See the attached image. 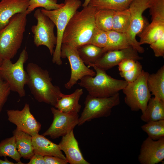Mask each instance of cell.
<instances>
[{
	"mask_svg": "<svg viewBox=\"0 0 164 164\" xmlns=\"http://www.w3.org/2000/svg\"><path fill=\"white\" fill-rule=\"evenodd\" d=\"M26 71L27 84L35 99L54 107L62 92L58 87L52 84L48 71L33 63L27 64Z\"/></svg>",
	"mask_w": 164,
	"mask_h": 164,
	"instance_id": "obj_2",
	"label": "cell"
},
{
	"mask_svg": "<svg viewBox=\"0 0 164 164\" xmlns=\"http://www.w3.org/2000/svg\"><path fill=\"white\" fill-rule=\"evenodd\" d=\"M141 128L148 137L154 140L164 137V120L146 122Z\"/></svg>",
	"mask_w": 164,
	"mask_h": 164,
	"instance_id": "obj_30",
	"label": "cell"
},
{
	"mask_svg": "<svg viewBox=\"0 0 164 164\" xmlns=\"http://www.w3.org/2000/svg\"><path fill=\"white\" fill-rule=\"evenodd\" d=\"M115 11L108 9L97 10L95 15L96 27L107 32L112 30V22Z\"/></svg>",
	"mask_w": 164,
	"mask_h": 164,
	"instance_id": "obj_29",
	"label": "cell"
},
{
	"mask_svg": "<svg viewBox=\"0 0 164 164\" xmlns=\"http://www.w3.org/2000/svg\"><path fill=\"white\" fill-rule=\"evenodd\" d=\"M97 9L88 5L77 11L70 20L65 29L62 44L77 48L88 44L96 27L95 15Z\"/></svg>",
	"mask_w": 164,
	"mask_h": 164,
	"instance_id": "obj_1",
	"label": "cell"
},
{
	"mask_svg": "<svg viewBox=\"0 0 164 164\" xmlns=\"http://www.w3.org/2000/svg\"><path fill=\"white\" fill-rule=\"evenodd\" d=\"M107 32L108 41L106 46L103 48L104 53L109 51L122 50L131 47L128 41L125 33L112 30Z\"/></svg>",
	"mask_w": 164,
	"mask_h": 164,
	"instance_id": "obj_24",
	"label": "cell"
},
{
	"mask_svg": "<svg viewBox=\"0 0 164 164\" xmlns=\"http://www.w3.org/2000/svg\"><path fill=\"white\" fill-rule=\"evenodd\" d=\"M87 67L94 68L95 75L83 77L78 84L84 88L88 94L91 96L99 97H111L122 90L128 84L125 80L114 78L107 74L106 71L94 64H89Z\"/></svg>",
	"mask_w": 164,
	"mask_h": 164,
	"instance_id": "obj_4",
	"label": "cell"
},
{
	"mask_svg": "<svg viewBox=\"0 0 164 164\" xmlns=\"http://www.w3.org/2000/svg\"><path fill=\"white\" fill-rule=\"evenodd\" d=\"M148 89L154 97L164 101V66L155 73L149 74L147 81Z\"/></svg>",
	"mask_w": 164,
	"mask_h": 164,
	"instance_id": "obj_23",
	"label": "cell"
},
{
	"mask_svg": "<svg viewBox=\"0 0 164 164\" xmlns=\"http://www.w3.org/2000/svg\"><path fill=\"white\" fill-rule=\"evenodd\" d=\"M3 60L2 59V58L0 56V66H1L2 64V63Z\"/></svg>",
	"mask_w": 164,
	"mask_h": 164,
	"instance_id": "obj_42",
	"label": "cell"
},
{
	"mask_svg": "<svg viewBox=\"0 0 164 164\" xmlns=\"http://www.w3.org/2000/svg\"><path fill=\"white\" fill-rule=\"evenodd\" d=\"M164 159V137L154 140L148 137L143 142L138 160L141 164H157Z\"/></svg>",
	"mask_w": 164,
	"mask_h": 164,
	"instance_id": "obj_14",
	"label": "cell"
},
{
	"mask_svg": "<svg viewBox=\"0 0 164 164\" xmlns=\"http://www.w3.org/2000/svg\"><path fill=\"white\" fill-rule=\"evenodd\" d=\"M28 164H46L44 156L41 155L34 154L30 159Z\"/></svg>",
	"mask_w": 164,
	"mask_h": 164,
	"instance_id": "obj_39",
	"label": "cell"
},
{
	"mask_svg": "<svg viewBox=\"0 0 164 164\" xmlns=\"http://www.w3.org/2000/svg\"><path fill=\"white\" fill-rule=\"evenodd\" d=\"M83 93V90L81 88L77 89L70 94L62 93L60 98L57 100L54 107L64 112L78 113L81 107L79 102Z\"/></svg>",
	"mask_w": 164,
	"mask_h": 164,
	"instance_id": "obj_19",
	"label": "cell"
},
{
	"mask_svg": "<svg viewBox=\"0 0 164 164\" xmlns=\"http://www.w3.org/2000/svg\"><path fill=\"white\" fill-rule=\"evenodd\" d=\"M130 14L128 9L115 11L112 22V30L126 33L130 23Z\"/></svg>",
	"mask_w": 164,
	"mask_h": 164,
	"instance_id": "obj_28",
	"label": "cell"
},
{
	"mask_svg": "<svg viewBox=\"0 0 164 164\" xmlns=\"http://www.w3.org/2000/svg\"><path fill=\"white\" fill-rule=\"evenodd\" d=\"M164 34V22L152 21L139 34V42L141 45L146 44L150 45Z\"/></svg>",
	"mask_w": 164,
	"mask_h": 164,
	"instance_id": "obj_22",
	"label": "cell"
},
{
	"mask_svg": "<svg viewBox=\"0 0 164 164\" xmlns=\"http://www.w3.org/2000/svg\"><path fill=\"white\" fill-rule=\"evenodd\" d=\"M128 59L138 60H142L143 57L139 55L136 50L131 47L105 52L94 64H92L106 71L118 65L123 60Z\"/></svg>",
	"mask_w": 164,
	"mask_h": 164,
	"instance_id": "obj_15",
	"label": "cell"
},
{
	"mask_svg": "<svg viewBox=\"0 0 164 164\" xmlns=\"http://www.w3.org/2000/svg\"><path fill=\"white\" fill-rule=\"evenodd\" d=\"M149 7V0H133L128 8L130 14V21L125 34L130 46L138 53H143L145 50L136 40V36L139 34L144 28L142 14Z\"/></svg>",
	"mask_w": 164,
	"mask_h": 164,
	"instance_id": "obj_10",
	"label": "cell"
},
{
	"mask_svg": "<svg viewBox=\"0 0 164 164\" xmlns=\"http://www.w3.org/2000/svg\"><path fill=\"white\" fill-rule=\"evenodd\" d=\"M140 118L146 123L164 120V101L155 97H151Z\"/></svg>",
	"mask_w": 164,
	"mask_h": 164,
	"instance_id": "obj_20",
	"label": "cell"
},
{
	"mask_svg": "<svg viewBox=\"0 0 164 164\" xmlns=\"http://www.w3.org/2000/svg\"><path fill=\"white\" fill-rule=\"evenodd\" d=\"M15 164L13 162L9 161L6 157H5L4 160L0 159V164Z\"/></svg>",
	"mask_w": 164,
	"mask_h": 164,
	"instance_id": "obj_40",
	"label": "cell"
},
{
	"mask_svg": "<svg viewBox=\"0 0 164 164\" xmlns=\"http://www.w3.org/2000/svg\"><path fill=\"white\" fill-rule=\"evenodd\" d=\"M15 137L17 150L22 157L30 159L34 154L32 142V136L16 128L12 132Z\"/></svg>",
	"mask_w": 164,
	"mask_h": 164,
	"instance_id": "obj_21",
	"label": "cell"
},
{
	"mask_svg": "<svg viewBox=\"0 0 164 164\" xmlns=\"http://www.w3.org/2000/svg\"><path fill=\"white\" fill-rule=\"evenodd\" d=\"M108 41L107 32L96 27L88 44H91L101 48H104Z\"/></svg>",
	"mask_w": 164,
	"mask_h": 164,
	"instance_id": "obj_33",
	"label": "cell"
},
{
	"mask_svg": "<svg viewBox=\"0 0 164 164\" xmlns=\"http://www.w3.org/2000/svg\"><path fill=\"white\" fill-rule=\"evenodd\" d=\"M78 54L85 65L94 64L104 53L103 48L86 44L77 48Z\"/></svg>",
	"mask_w": 164,
	"mask_h": 164,
	"instance_id": "obj_25",
	"label": "cell"
},
{
	"mask_svg": "<svg viewBox=\"0 0 164 164\" xmlns=\"http://www.w3.org/2000/svg\"><path fill=\"white\" fill-rule=\"evenodd\" d=\"M29 0H1L0 2V29L16 14L26 11Z\"/></svg>",
	"mask_w": 164,
	"mask_h": 164,
	"instance_id": "obj_17",
	"label": "cell"
},
{
	"mask_svg": "<svg viewBox=\"0 0 164 164\" xmlns=\"http://www.w3.org/2000/svg\"><path fill=\"white\" fill-rule=\"evenodd\" d=\"M120 103L119 93L105 97H96L88 94L84 101V107L79 118L78 125H81L94 119L109 116L113 108Z\"/></svg>",
	"mask_w": 164,
	"mask_h": 164,
	"instance_id": "obj_8",
	"label": "cell"
},
{
	"mask_svg": "<svg viewBox=\"0 0 164 164\" xmlns=\"http://www.w3.org/2000/svg\"><path fill=\"white\" fill-rule=\"evenodd\" d=\"M11 91L8 84L0 77V114Z\"/></svg>",
	"mask_w": 164,
	"mask_h": 164,
	"instance_id": "obj_35",
	"label": "cell"
},
{
	"mask_svg": "<svg viewBox=\"0 0 164 164\" xmlns=\"http://www.w3.org/2000/svg\"><path fill=\"white\" fill-rule=\"evenodd\" d=\"M149 73L142 70L134 81L128 83L122 89L125 95L124 101L132 111H145L151 94L148 87L147 81Z\"/></svg>",
	"mask_w": 164,
	"mask_h": 164,
	"instance_id": "obj_7",
	"label": "cell"
},
{
	"mask_svg": "<svg viewBox=\"0 0 164 164\" xmlns=\"http://www.w3.org/2000/svg\"><path fill=\"white\" fill-rule=\"evenodd\" d=\"M0 157H9L16 162L17 164H24L21 161L22 157L17 150L13 135L0 142Z\"/></svg>",
	"mask_w": 164,
	"mask_h": 164,
	"instance_id": "obj_27",
	"label": "cell"
},
{
	"mask_svg": "<svg viewBox=\"0 0 164 164\" xmlns=\"http://www.w3.org/2000/svg\"><path fill=\"white\" fill-rule=\"evenodd\" d=\"M137 61L130 59L123 60L118 65L119 72H127L132 70L135 67Z\"/></svg>",
	"mask_w": 164,
	"mask_h": 164,
	"instance_id": "obj_37",
	"label": "cell"
},
{
	"mask_svg": "<svg viewBox=\"0 0 164 164\" xmlns=\"http://www.w3.org/2000/svg\"><path fill=\"white\" fill-rule=\"evenodd\" d=\"M91 0H85L84 2L82 4V5L83 7H85L87 6Z\"/></svg>",
	"mask_w": 164,
	"mask_h": 164,
	"instance_id": "obj_41",
	"label": "cell"
},
{
	"mask_svg": "<svg viewBox=\"0 0 164 164\" xmlns=\"http://www.w3.org/2000/svg\"><path fill=\"white\" fill-rule=\"evenodd\" d=\"M32 142L34 154L43 156H53L66 160L58 145L51 141L39 133L32 136Z\"/></svg>",
	"mask_w": 164,
	"mask_h": 164,
	"instance_id": "obj_18",
	"label": "cell"
},
{
	"mask_svg": "<svg viewBox=\"0 0 164 164\" xmlns=\"http://www.w3.org/2000/svg\"><path fill=\"white\" fill-rule=\"evenodd\" d=\"M142 70V66L137 60L135 67L133 69L127 72H120L119 74L128 83H131L138 77Z\"/></svg>",
	"mask_w": 164,
	"mask_h": 164,
	"instance_id": "obj_34",
	"label": "cell"
},
{
	"mask_svg": "<svg viewBox=\"0 0 164 164\" xmlns=\"http://www.w3.org/2000/svg\"><path fill=\"white\" fill-rule=\"evenodd\" d=\"M155 56L164 57V34L154 43L150 45Z\"/></svg>",
	"mask_w": 164,
	"mask_h": 164,
	"instance_id": "obj_36",
	"label": "cell"
},
{
	"mask_svg": "<svg viewBox=\"0 0 164 164\" xmlns=\"http://www.w3.org/2000/svg\"><path fill=\"white\" fill-rule=\"evenodd\" d=\"M152 21L164 22V0H149Z\"/></svg>",
	"mask_w": 164,
	"mask_h": 164,
	"instance_id": "obj_32",
	"label": "cell"
},
{
	"mask_svg": "<svg viewBox=\"0 0 164 164\" xmlns=\"http://www.w3.org/2000/svg\"><path fill=\"white\" fill-rule=\"evenodd\" d=\"M8 119L16 128L33 136L38 134L41 125L31 113L29 105L25 104L22 110H7Z\"/></svg>",
	"mask_w": 164,
	"mask_h": 164,
	"instance_id": "obj_13",
	"label": "cell"
},
{
	"mask_svg": "<svg viewBox=\"0 0 164 164\" xmlns=\"http://www.w3.org/2000/svg\"><path fill=\"white\" fill-rule=\"evenodd\" d=\"M26 12L13 16L0 29V56L3 60H11L20 48L27 24Z\"/></svg>",
	"mask_w": 164,
	"mask_h": 164,
	"instance_id": "obj_3",
	"label": "cell"
},
{
	"mask_svg": "<svg viewBox=\"0 0 164 164\" xmlns=\"http://www.w3.org/2000/svg\"><path fill=\"white\" fill-rule=\"evenodd\" d=\"M64 5V3H57V0H29V5L26 12L29 14L39 7H42L48 10H54L61 7Z\"/></svg>",
	"mask_w": 164,
	"mask_h": 164,
	"instance_id": "obj_31",
	"label": "cell"
},
{
	"mask_svg": "<svg viewBox=\"0 0 164 164\" xmlns=\"http://www.w3.org/2000/svg\"><path fill=\"white\" fill-rule=\"evenodd\" d=\"M46 164H67L68 162L66 160L53 156H44Z\"/></svg>",
	"mask_w": 164,
	"mask_h": 164,
	"instance_id": "obj_38",
	"label": "cell"
},
{
	"mask_svg": "<svg viewBox=\"0 0 164 164\" xmlns=\"http://www.w3.org/2000/svg\"><path fill=\"white\" fill-rule=\"evenodd\" d=\"M34 16L37 21L36 25L32 26L31 27L34 43L37 47L42 45L46 46L50 54L53 55L57 40V36L55 35L54 32L55 26L40 9L35 11Z\"/></svg>",
	"mask_w": 164,
	"mask_h": 164,
	"instance_id": "obj_9",
	"label": "cell"
},
{
	"mask_svg": "<svg viewBox=\"0 0 164 164\" xmlns=\"http://www.w3.org/2000/svg\"><path fill=\"white\" fill-rule=\"evenodd\" d=\"M133 0H91L88 5L98 10L108 9L114 11L127 9Z\"/></svg>",
	"mask_w": 164,
	"mask_h": 164,
	"instance_id": "obj_26",
	"label": "cell"
},
{
	"mask_svg": "<svg viewBox=\"0 0 164 164\" xmlns=\"http://www.w3.org/2000/svg\"><path fill=\"white\" fill-rule=\"evenodd\" d=\"M51 110L53 120L49 128L42 135L55 139L63 136L73 130L78 124V113H67L52 107Z\"/></svg>",
	"mask_w": 164,
	"mask_h": 164,
	"instance_id": "obj_12",
	"label": "cell"
},
{
	"mask_svg": "<svg viewBox=\"0 0 164 164\" xmlns=\"http://www.w3.org/2000/svg\"><path fill=\"white\" fill-rule=\"evenodd\" d=\"M28 59L25 47L16 62L13 63L11 60H3L0 66V77L8 84L11 90L17 93L20 97L26 95L24 86L27 84L28 77L24 66Z\"/></svg>",
	"mask_w": 164,
	"mask_h": 164,
	"instance_id": "obj_6",
	"label": "cell"
},
{
	"mask_svg": "<svg viewBox=\"0 0 164 164\" xmlns=\"http://www.w3.org/2000/svg\"><path fill=\"white\" fill-rule=\"evenodd\" d=\"M61 57L67 58L69 62L71 73L69 80L64 85L67 89H71L82 77L86 76H94L96 72L87 67L80 57L77 48L62 44Z\"/></svg>",
	"mask_w": 164,
	"mask_h": 164,
	"instance_id": "obj_11",
	"label": "cell"
},
{
	"mask_svg": "<svg viewBox=\"0 0 164 164\" xmlns=\"http://www.w3.org/2000/svg\"><path fill=\"white\" fill-rule=\"evenodd\" d=\"M58 145L60 149L65 153L68 163L70 164H90L84 158L73 130L62 136Z\"/></svg>",
	"mask_w": 164,
	"mask_h": 164,
	"instance_id": "obj_16",
	"label": "cell"
},
{
	"mask_svg": "<svg viewBox=\"0 0 164 164\" xmlns=\"http://www.w3.org/2000/svg\"><path fill=\"white\" fill-rule=\"evenodd\" d=\"M64 5L56 9L48 10L42 8L41 12L54 23L57 29V43L53 55L52 62L60 65L61 47L63 32L70 20L77 9L82 5L80 0H65Z\"/></svg>",
	"mask_w": 164,
	"mask_h": 164,
	"instance_id": "obj_5",
	"label": "cell"
}]
</instances>
